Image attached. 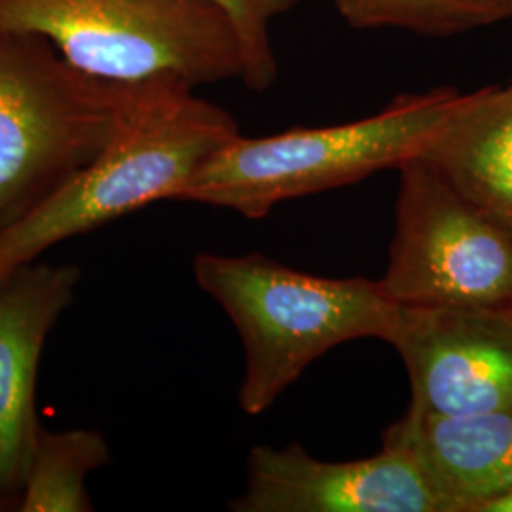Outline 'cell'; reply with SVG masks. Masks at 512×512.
I'll use <instances>...</instances> for the list:
<instances>
[{
  "label": "cell",
  "mask_w": 512,
  "mask_h": 512,
  "mask_svg": "<svg viewBox=\"0 0 512 512\" xmlns=\"http://www.w3.org/2000/svg\"><path fill=\"white\" fill-rule=\"evenodd\" d=\"M458 93L454 88L404 93L378 114L338 126L268 137L239 133L196 171L177 202L224 207L260 220L279 203L399 169L427 145Z\"/></svg>",
  "instance_id": "3"
},
{
  "label": "cell",
  "mask_w": 512,
  "mask_h": 512,
  "mask_svg": "<svg viewBox=\"0 0 512 512\" xmlns=\"http://www.w3.org/2000/svg\"><path fill=\"white\" fill-rule=\"evenodd\" d=\"M232 23L245 59L243 84L253 92H266L277 80V59L270 38L275 19L300 0H207Z\"/></svg>",
  "instance_id": "14"
},
{
  "label": "cell",
  "mask_w": 512,
  "mask_h": 512,
  "mask_svg": "<svg viewBox=\"0 0 512 512\" xmlns=\"http://www.w3.org/2000/svg\"><path fill=\"white\" fill-rule=\"evenodd\" d=\"M384 444L414 458L442 512H476L512 488V410L452 418L404 412Z\"/></svg>",
  "instance_id": "10"
},
{
  "label": "cell",
  "mask_w": 512,
  "mask_h": 512,
  "mask_svg": "<svg viewBox=\"0 0 512 512\" xmlns=\"http://www.w3.org/2000/svg\"><path fill=\"white\" fill-rule=\"evenodd\" d=\"M109 458V444L95 429H40L16 511H93L86 478Z\"/></svg>",
  "instance_id": "12"
},
{
  "label": "cell",
  "mask_w": 512,
  "mask_h": 512,
  "mask_svg": "<svg viewBox=\"0 0 512 512\" xmlns=\"http://www.w3.org/2000/svg\"><path fill=\"white\" fill-rule=\"evenodd\" d=\"M0 31L44 38L110 84L245 80L238 35L207 0H0Z\"/></svg>",
  "instance_id": "4"
},
{
  "label": "cell",
  "mask_w": 512,
  "mask_h": 512,
  "mask_svg": "<svg viewBox=\"0 0 512 512\" xmlns=\"http://www.w3.org/2000/svg\"><path fill=\"white\" fill-rule=\"evenodd\" d=\"M501 2L507 6V10L512 14V0H501Z\"/></svg>",
  "instance_id": "16"
},
{
  "label": "cell",
  "mask_w": 512,
  "mask_h": 512,
  "mask_svg": "<svg viewBox=\"0 0 512 512\" xmlns=\"http://www.w3.org/2000/svg\"><path fill=\"white\" fill-rule=\"evenodd\" d=\"M476 512H512V488L478 507Z\"/></svg>",
  "instance_id": "15"
},
{
  "label": "cell",
  "mask_w": 512,
  "mask_h": 512,
  "mask_svg": "<svg viewBox=\"0 0 512 512\" xmlns=\"http://www.w3.org/2000/svg\"><path fill=\"white\" fill-rule=\"evenodd\" d=\"M129 86L80 73L44 38L0 31V230L103 148Z\"/></svg>",
  "instance_id": "5"
},
{
  "label": "cell",
  "mask_w": 512,
  "mask_h": 512,
  "mask_svg": "<svg viewBox=\"0 0 512 512\" xmlns=\"http://www.w3.org/2000/svg\"><path fill=\"white\" fill-rule=\"evenodd\" d=\"M194 275L238 329L239 406L247 416L264 414L329 349L363 338L389 342L399 315L380 281L304 274L256 253H200Z\"/></svg>",
  "instance_id": "2"
},
{
  "label": "cell",
  "mask_w": 512,
  "mask_h": 512,
  "mask_svg": "<svg viewBox=\"0 0 512 512\" xmlns=\"http://www.w3.org/2000/svg\"><path fill=\"white\" fill-rule=\"evenodd\" d=\"M74 264H25L0 287V505H16L40 425L35 389L40 355L61 313L73 304Z\"/></svg>",
  "instance_id": "9"
},
{
  "label": "cell",
  "mask_w": 512,
  "mask_h": 512,
  "mask_svg": "<svg viewBox=\"0 0 512 512\" xmlns=\"http://www.w3.org/2000/svg\"><path fill=\"white\" fill-rule=\"evenodd\" d=\"M418 158L512 238V84L459 92Z\"/></svg>",
  "instance_id": "11"
},
{
  "label": "cell",
  "mask_w": 512,
  "mask_h": 512,
  "mask_svg": "<svg viewBox=\"0 0 512 512\" xmlns=\"http://www.w3.org/2000/svg\"><path fill=\"white\" fill-rule=\"evenodd\" d=\"M234 512H442L414 458L384 444L372 458L323 461L300 444H258Z\"/></svg>",
  "instance_id": "8"
},
{
  "label": "cell",
  "mask_w": 512,
  "mask_h": 512,
  "mask_svg": "<svg viewBox=\"0 0 512 512\" xmlns=\"http://www.w3.org/2000/svg\"><path fill=\"white\" fill-rule=\"evenodd\" d=\"M380 279L399 306L512 308V238L421 158L399 169Z\"/></svg>",
  "instance_id": "6"
},
{
  "label": "cell",
  "mask_w": 512,
  "mask_h": 512,
  "mask_svg": "<svg viewBox=\"0 0 512 512\" xmlns=\"http://www.w3.org/2000/svg\"><path fill=\"white\" fill-rule=\"evenodd\" d=\"M355 29H399L454 37L512 18L501 0H332Z\"/></svg>",
  "instance_id": "13"
},
{
  "label": "cell",
  "mask_w": 512,
  "mask_h": 512,
  "mask_svg": "<svg viewBox=\"0 0 512 512\" xmlns=\"http://www.w3.org/2000/svg\"><path fill=\"white\" fill-rule=\"evenodd\" d=\"M401 355L416 418L512 410V308L399 306Z\"/></svg>",
  "instance_id": "7"
},
{
  "label": "cell",
  "mask_w": 512,
  "mask_h": 512,
  "mask_svg": "<svg viewBox=\"0 0 512 512\" xmlns=\"http://www.w3.org/2000/svg\"><path fill=\"white\" fill-rule=\"evenodd\" d=\"M2 283H4V281H0V287H2Z\"/></svg>",
  "instance_id": "17"
},
{
  "label": "cell",
  "mask_w": 512,
  "mask_h": 512,
  "mask_svg": "<svg viewBox=\"0 0 512 512\" xmlns=\"http://www.w3.org/2000/svg\"><path fill=\"white\" fill-rule=\"evenodd\" d=\"M238 122L179 80L129 86L109 141L27 215L0 230V281L55 243L92 232L150 203L179 198Z\"/></svg>",
  "instance_id": "1"
}]
</instances>
